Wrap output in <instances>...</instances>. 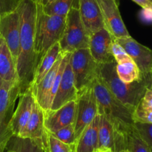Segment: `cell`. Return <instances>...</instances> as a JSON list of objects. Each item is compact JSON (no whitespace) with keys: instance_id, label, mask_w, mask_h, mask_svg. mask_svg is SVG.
I'll use <instances>...</instances> for the list:
<instances>
[{"instance_id":"cell-1","label":"cell","mask_w":152,"mask_h":152,"mask_svg":"<svg viewBox=\"0 0 152 152\" xmlns=\"http://www.w3.org/2000/svg\"><path fill=\"white\" fill-rule=\"evenodd\" d=\"M18 10L20 16L19 53L16 61L20 94L30 89L38 65L35 51V28L37 2L33 0H21Z\"/></svg>"},{"instance_id":"cell-2","label":"cell","mask_w":152,"mask_h":152,"mask_svg":"<svg viewBox=\"0 0 152 152\" xmlns=\"http://www.w3.org/2000/svg\"><path fill=\"white\" fill-rule=\"evenodd\" d=\"M98 77L109 90L125 105L132 110L139 104L148 89L152 85V73L141 75L139 80L132 83L122 81L116 73V62L99 64Z\"/></svg>"},{"instance_id":"cell-3","label":"cell","mask_w":152,"mask_h":152,"mask_svg":"<svg viewBox=\"0 0 152 152\" xmlns=\"http://www.w3.org/2000/svg\"><path fill=\"white\" fill-rule=\"evenodd\" d=\"M98 107V114H103L111 123L123 133L130 131L134 127V110L125 105L118 99L106 85L96 77L92 83Z\"/></svg>"},{"instance_id":"cell-4","label":"cell","mask_w":152,"mask_h":152,"mask_svg":"<svg viewBox=\"0 0 152 152\" xmlns=\"http://www.w3.org/2000/svg\"><path fill=\"white\" fill-rule=\"evenodd\" d=\"M66 16L48 15L44 13L40 3L37 2L35 28V51L38 64L47 51L59 42L63 34Z\"/></svg>"},{"instance_id":"cell-5","label":"cell","mask_w":152,"mask_h":152,"mask_svg":"<svg viewBox=\"0 0 152 152\" xmlns=\"http://www.w3.org/2000/svg\"><path fill=\"white\" fill-rule=\"evenodd\" d=\"M90 34L86 30L79 7L70 9L65 19V26L62 38L59 40L62 53H72L80 49H88Z\"/></svg>"},{"instance_id":"cell-6","label":"cell","mask_w":152,"mask_h":152,"mask_svg":"<svg viewBox=\"0 0 152 152\" xmlns=\"http://www.w3.org/2000/svg\"><path fill=\"white\" fill-rule=\"evenodd\" d=\"M19 95V83H10L0 78V147L4 149L13 136L10 123Z\"/></svg>"},{"instance_id":"cell-7","label":"cell","mask_w":152,"mask_h":152,"mask_svg":"<svg viewBox=\"0 0 152 152\" xmlns=\"http://www.w3.org/2000/svg\"><path fill=\"white\" fill-rule=\"evenodd\" d=\"M69 62L78 91L91 86L98 76L99 63L92 58L88 49H80L73 52Z\"/></svg>"},{"instance_id":"cell-8","label":"cell","mask_w":152,"mask_h":152,"mask_svg":"<svg viewBox=\"0 0 152 152\" xmlns=\"http://www.w3.org/2000/svg\"><path fill=\"white\" fill-rule=\"evenodd\" d=\"M98 115V107L94 92L91 86L78 91L74 125L77 139Z\"/></svg>"},{"instance_id":"cell-9","label":"cell","mask_w":152,"mask_h":152,"mask_svg":"<svg viewBox=\"0 0 152 152\" xmlns=\"http://www.w3.org/2000/svg\"><path fill=\"white\" fill-rule=\"evenodd\" d=\"M99 115V150L120 152L126 149V133L119 131L105 115Z\"/></svg>"},{"instance_id":"cell-10","label":"cell","mask_w":152,"mask_h":152,"mask_svg":"<svg viewBox=\"0 0 152 152\" xmlns=\"http://www.w3.org/2000/svg\"><path fill=\"white\" fill-rule=\"evenodd\" d=\"M115 38V37H114ZM137 66L141 75L152 73V50L129 37L115 38Z\"/></svg>"},{"instance_id":"cell-11","label":"cell","mask_w":152,"mask_h":152,"mask_svg":"<svg viewBox=\"0 0 152 152\" xmlns=\"http://www.w3.org/2000/svg\"><path fill=\"white\" fill-rule=\"evenodd\" d=\"M113 39L114 37L105 28L90 35L89 52L97 63L105 64L115 61L111 52Z\"/></svg>"},{"instance_id":"cell-12","label":"cell","mask_w":152,"mask_h":152,"mask_svg":"<svg viewBox=\"0 0 152 152\" xmlns=\"http://www.w3.org/2000/svg\"><path fill=\"white\" fill-rule=\"evenodd\" d=\"M97 2L102 11L105 28L110 34L115 38L129 37L116 0H97Z\"/></svg>"},{"instance_id":"cell-13","label":"cell","mask_w":152,"mask_h":152,"mask_svg":"<svg viewBox=\"0 0 152 152\" xmlns=\"http://www.w3.org/2000/svg\"><path fill=\"white\" fill-rule=\"evenodd\" d=\"M0 35L5 40L16 63L20 39V16L18 8L0 19Z\"/></svg>"},{"instance_id":"cell-14","label":"cell","mask_w":152,"mask_h":152,"mask_svg":"<svg viewBox=\"0 0 152 152\" xmlns=\"http://www.w3.org/2000/svg\"><path fill=\"white\" fill-rule=\"evenodd\" d=\"M19 103L13 112L10 128L13 136L21 137L26 127L34 107L35 99L31 89L19 95Z\"/></svg>"},{"instance_id":"cell-15","label":"cell","mask_w":152,"mask_h":152,"mask_svg":"<svg viewBox=\"0 0 152 152\" xmlns=\"http://www.w3.org/2000/svg\"><path fill=\"white\" fill-rule=\"evenodd\" d=\"M77 109V100L69 101L54 110L44 111L45 128L53 133L68 125L74 123Z\"/></svg>"},{"instance_id":"cell-16","label":"cell","mask_w":152,"mask_h":152,"mask_svg":"<svg viewBox=\"0 0 152 152\" xmlns=\"http://www.w3.org/2000/svg\"><path fill=\"white\" fill-rule=\"evenodd\" d=\"M63 55L64 54L61 52L57 61H56L53 67L50 69V71L37 85L31 88L36 102L42 107V109L45 112L48 111L50 110V92H51L55 77L59 71Z\"/></svg>"},{"instance_id":"cell-17","label":"cell","mask_w":152,"mask_h":152,"mask_svg":"<svg viewBox=\"0 0 152 152\" xmlns=\"http://www.w3.org/2000/svg\"><path fill=\"white\" fill-rule=\"evenodd\" d=\"M69 61L70 60L65 66L57 92L49 110H56L69 101L77 100L78 90L76 87L74 73Z\"/></svg>"},{"instance_id":"cell-18","label":"cell","mask_w":152,"mask_h":152,"mask_svg":"<svg viewBox=\"0 0 152 152\" xmlns=\"http://www.w3.org/2000/svg\"><path fill=\"white\" fill-rule=\"evenodd\" d=\"M79 11L82 21L90 35L105 28L97 0H79Z\"/></svg>"},{"instance_id":"cell-19","label":"cell","mask_w":152,"mask_h":152,"mask_svg":"<svg viewBox=\"0 0 152 152\" xmlns=\"http://www.w3.org/2000/svg\"><path fill=\"white\" fill-rule=\"evenodd\" d=\"M99 115L84 128L74 144V152H96L99 150Z\"/></svg>"},{"instance_id":"cell-20","label":"cell","mask_w":152,"mask_h":152,"mask_svg":"<svg viewBox=\"0 0 152 152\" xmlns=\"http://www.w3.org/2000/svg\"><path fill=\"white\" fill-rule=\"evenodd\" d=\"M0 78L10 83H19L16 61L6 43L0 35Z\"/></svg>"},{"instance_id":"cell-21","label":"cell","mask_w":152,"mask_h":152,"mask_svg":"<svg viewBox=\"0 0 152 152\" xmlns=\"http://www.w3.org/2000/svg\"><path fill=\"white\" fill-rule=\"evenodd\" d=\"M44 131V110L35 101L29 121L19 137L42 142Z\"/></svg>"},{"instance_id":"cell-22","label":"cell","mask_w":152,"mask_h":152,"mask_svg":"<svg viewBox=\"0 0 152 152\" xmlns=\"http://www.w3.org/2000/svg\"><path fill=\"white\" fill-rule=\"evenodd\" d=\"M60 53L61 49L59 42L53 45L47 51V52L42 58L39 63L37 65L35 73H34V80H33L32 85L30 89L37 85L45 77V75L50 71V69L53 67L56 61H57Z\"/></svg>"},{"instance_id":"cell-23","label":"cell","mask_w":152,"mask_h":152,"mask_svg":"<svg viewBox=\"0 0 152 152\" xmlns=\"http://www.w3.org/2000/svg\"><path fill=\"white\" fill-rule=\"evenodd\" d=\"M5 149L15 152H44L42 147V142L16 136H12Z\"/></svg>"},{"instance_id":"cell-24","label":"cell","mask_w":152,"mask_h":152,"mask_svg":"<svg viewBox=\"0 0 152 152\" xmlns=\"http://www.w3.org/2000/svg\"><path fill=\"white\" fill-rule=\"evenodd\" d=\"M116 73L119 78L125 83H132L139 80L141 77L137 66L131 58L116 63Z\"/></svg>"},{"instance_id":"cell-25","label":"cell","mask_w":152,"mask_h":152,"mask_svg":"<svg viewBox=\"0 0 152 152\" xmlns=\"http://www.w3.org/2000/svg\"><path fill=\"white\" fill-rule=\"evenodd\" d=\"M42 147L44 152H74V145L61 142L45 128L42 138Z\"/></svg>"},{"instance_id":"cell-26","label":"cell","mask_w":152,"mask_h":152,"mask_svg":"<svg viewBox=\"0 0 152 152\" xmlns=\"http://www.w3.org/2000/svg\"><path fill=\"white\" fill-rule=\"evenodd\" d=\"M73 7H79V0H55L45 5H42L43 12L46 14L61 16H66Z\"/></svg>"},{"instance_id":"cell-27","label":"cell","mask_w":152,"mask_h":152,"mask_svg":"<svg viewBox=\"0 0 152 152\" xmlns=\"http://www.w3.org/2000/svg\"><path fill=\"white\" fill-rule=\"evenodd\" d=\"M126 149H128L130 152H152L134 127L126 133Z\"/></svg>"},{"instance_id":"cell-28","label":"cell","mask_w":152,"mask_h":152,"mask_svg":"<svg viewBox=\"0 0 152 152\" xmlns=\"http://www.w3.org/2000/svg\"><path fill=\"white\" fill-rule=\"evenodd\" d=\"M56 139L60 140L65 144L74 145L77 141V137L75 133V125L74 123L68 125L55 132L51 133Z\"/></svg>"},{"instance_id":"cell-29","label":"cell","mask_w":152,"mask_h":152,"mask_svg":"<svg viewBox=\"0 0 152 152\" xmlns=\"http://www.w3.org/2000/svg\"><path fill=\"white\" fill-rule=\"evenodd\" d=\"M133 119L134 122L152 124V110L140 102L134 110Z\"/></svg>"},{"instance_id":"cell-30","label":"cell","mask_w":152,"mask_h":152,"mask_svg":"<svg viewBox=\"0 0 152 152\" xmlns=\"http://www.w3.org/2000/svg\"><path fill=\"white\" fill-rule=\"evenodd\" d=\"M134 128L152 151V124L134 122Z\"/></svg>"},{"instance_id":"cell-31","label":"cell","mask_w":152,"mask_h":152,"mask_svg":"<svg viewBox=\"0 0 152 152\" xmlns=\"http://www.w3.org/2000/svg\"><path fill=\"white\" fill-rule=\"evenodd\" d=\"M21 0H0V19L18 8Z\"/></svg>"},{"instance_id":"cell-32","label":"cell","mask_w":152,"mask_h":152,"mask_svg":"<svg viewBox=\"0 0 152 152\" xmlns=\"http://www.w3.org/2000/svg\"><path fill=\"white\" fill-rule=\"evenodd\" d=\"M111 52H112V55L116 63L121 62V61L130 58L126 52V51L124 50V49L116 41L114 37L113 39L112 45H111Z\"/></svg>"},{"instance_id":"cell-33","label":"cell","mask_w":152,"mask_h":152,"mask_svg":"<svg viewBox=\"0 0 152 152\" xmlns=\"http://www.w3.org/2000/svg\"><path fill=\"white\" fill-rule=\"evenodd\" d=\"M140 102L142 105L152 110V90L151 89H147Z\"/></svg>"},{"instance_id":"cell-34","label":"cell","mask_w":152,"mask_h":152,"mask_svg":"<svg viewBox=\"0 0 152 152\" xmlns=\"http://www.w3.org/2000/svg\"><path fill=\"white\" fill-rule=\"evenodd\" d=\"M145 10L152 13V0H132Z\"/></svg>"},{"instance_id":"cell-35","label":"cell","mask_w":152,"mask_h":152,"mask_svg":"<svg viewBox=\"0 0 152 152\" xmlns=\"http://www.w3.org/2000/svg\"><path fill=\"white\" fill-rule=\"evenodd\" d=\"M53 1H55V0H39V3H40L42 5H45V4L52 2Z\"/></svg>"},{"instance_id":"cell-36","label":"cell","mask_w":152,"mask_h":152,"mask_svg":"<svg viewBox=\"0 0 152 152\" xmlns=\"http://www.w3.org/2000/svg\"><path fill=\"white\" fill-rule=\"evenodd\" d=\"M96 152H110L109 151H105V150H98Z\"/></svg>"},{"instance_id":"cell-37","label":"cell","mask_w":152,"mask_h":152,"mask_svg":"<svg viewBox=\"0 0 152 152\" xmlns=\"http://www.w3.org/2000/svg\"><path fill=\"white\" fill-rule=\"evenodd\" d=\"M120 152H130V151H129L128 150V149H123V150L120 151Z\"/></svg>"},{"instance_id":"cell-38","label":"cell","mask_w":152,"mask_h":152,"mask_svg":"<svg viewBox=\"0 0 152 152\" xmlns=\"http://www.w3.org/2000/svg\"><path fill=\"white\" fill-rule=\"evenodd\" d=\"M4 152H15V151H13L12 150H9V149H5V151H4Z\"/></svg>"},{"instance_id":"cell-39","label":"cell","mask_w":152,"mask_h":152,"mask_svg":"<svg viewBox=\"0 0 152 152\" xmlns=\"http://www.w3.org/2000/svg\"><path fill=\"white\" fill-rule=\"evenodd\" d=\"M4 151H5V149H4V148H2L0 147V152H4Z\"/></svg>"},{"instance_id":"cell-40","label":"cell","mask_w":152,"mask_h":152,"mask_svg":"<svg viewBox=\"0 0 152 152\" xmlns=\"http://www.w3.org/2000/svg\"><path fill=\"white\" fill-rule=\"evenodd\" d=\"M33 1H36V2H39V0H33Z\"/></svg>"},{"instance_id":"cell-41","label":"cell","mask_w":152,"mask_h":152,"mask_svg":"<svg viewBox=\"0 0 152 152\" xmlns=\"http://www.w3.org/2000/svg\"><path fill=\"white\" fill-rule=\"evenodd\" d=\"M151 89L152 90V85H151Z\"/></svg>"}]
</instances>
